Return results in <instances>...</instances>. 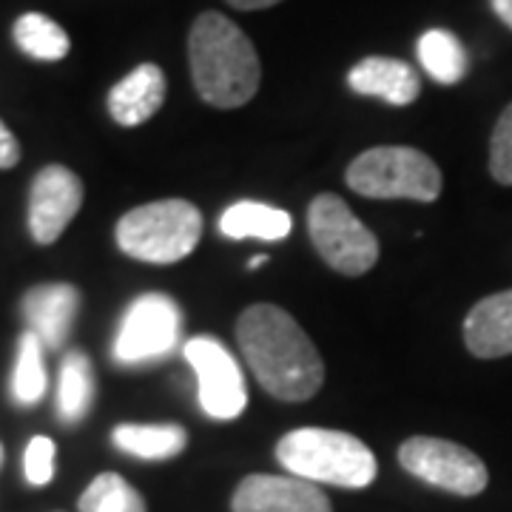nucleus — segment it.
Segmentation results:
<instances>
[{"label": "nucleus", "instance_id": "obj_7", "mask_svg": "<svg viewBox=\"0 0 512 512\" xmlns=\"http://www.w3.org/2000/svg\"><path fill=\"white\" fill-rule=\"evenodd\" d=\"M183 313L165 293H146L128 305L114 336V359L120 365H148L180 345Z\"/></svg>", "mask_w": 512, "mask_h": 512}, {"label": "nucleus", "instance_id": "obj_25", "mask_svg": "<svg viewBox=\"0 0 512 512\" xmlns=\"http://www.w3.org/2000/svg\"><path fill=\"white\" fill-rule=\"evenodd\" d=\"M20 160V146L15 134L0 120V168H15Z\"/></svg>", "mask_w": 512, "mask_h": 512}, {"label": "nucleus", "instance_id": "obj_15", "mask_svg": "<svg viewBox=\"0 0 512 512\" xmlns=\"http://www.w3.org/2000/svg\"><path fill=\"white\" fill-rule=\"evenodd\" d=\"M165 103V74L154 63H143L128 72L109 92V111L114 123L134 128L148 123Z\"/></svg>", "mask_w": 512, "mask_h": 512}, {"label": "nucleus", "instance_id": "obj_28", "mask_svg": "<svg viewBox=\"0 0 512 512\" xmlns=\"http://www.w3.org/2000/svg\"><path fill=\"white\" fill-rule=\"evenodd\" d=\"M265 262H268V256H254V259H251V262H248V268H251V271H254V268H262V265H265Z\"/></svg>", "mask_w": 512, "mask_h": 512}, {"label": "nucleus", "instance_id": "obj_21", "mask_svg": "<svg viewBox=\"0 0 512 512\" xmlns=\"http://www.w3.org/2000/svg\"><path fill=\"white\" fill-rule=\"evenodd\" d=\"M15 402L32 407L46 396V367H43V342L32 330H26L18 342V362L12 373Z\"/></svg>", "mask_w": 512, "mask_h": 512}, {"label": "nucleus", "instance_id": "obj_13", "mask_svg": "<svg viewBox=\"0 0 512 512\" xmlns=\"http://www.w3.org/2000/svg\"><path fill=\"white\" fill-rule=\"evenodd\" d=\"M464 345L476 359L512 356V291L493 293L476 302L464 319Z\"/></svg>", "mask_w": 512, "mask_h": 512}, {"label": "nucleus", "instance_id": "obj_16", "mask_svg": "<svg viewBox=\"0 0 512 512\" xmlns=\"http://www.w3.org/2000/svg\"><path fill=\"white\" fill-rule=\"evenodd\" d=\"M293 220L288 211L265 205V202L245 200L225 208L220 217V231L228 239H262V242H279L291 234Z\"/></svg>", "mask_w": 512, "mask_h": 512}, {"label": "nucleus", "instance_id": "obj_12", "mask_svg": "<svg viewBox=\"0 0 512 512\" xmlns=\"http://www.w3.org/2000/svg\"><path fill=\"white\" fill-rule=\"evenodd\" d=\"M77 308L80 291L66 282L37 285L23 296V316L29 322V330L43 342V348L57 350L69 339Z\"/></svg>", "mask_w": 512, "mask_h": 512}, {"label": "nucleus", "instance_id": "obj_9", "mask_svg": "<svg viewBox=\"0 0 512 512\" xmlns=\"http://www.w3.org/2000/svg\"><path fill=\"white\" fill-rule=\"evenodd\" d=\"M183 353L197 373L202 410L211 419H239L248 404V390H245L242 367L231 356V350L214 336H194L185 342Z\"/></svg>", "mask_w": 512, "mask_h": 512}, {"label": "nucleus", "instance_id": "obj_6", "mask_svg": "<svg viewBox=\"0 0 512 512\" xmlns=\"http://www.w3.org/2000/svg\"><path fill=\"white\" fill-rule=\"evenodd\" d=\"M308 231L313 248L339 274L362 276L379 262V239L336 194H322L311 202Z\"/></svg>", "mask_w": 512, "mask_h": 512}, {"label": "nucleus", "instance_id": "obj_5", "mask_svg": "<svg viewBox=\"0 0 512 512\" xmlns=\"http://www.w3.org/2000/svg\"><path fill=\"white\" fill-rule=\"evenodd\" d=\"M441 171L424 151L410 146H379L359 154L348 168V185L370 200H419L441 197Z\"/></svg>", "mask_w": 512, "mask_h": 512}, {"label": "nucleus", "instance_id": "obj_18", "mask_svg": "<svg viewBox=\"0 0 512 512\" xmlns=\"http://www.w3.org/2000/svg\"><path fill=\"white\" fill-rule=\"evenodd\" d=\"M419 63L424 72L430 74L441 86H456L467 77V52L453 32L447 29H427L419 37Z\"/></svg>", "mask_w": 512, "mask_h": 512}, {"label": "nucleus", "instance_id": "obj_10", "mask_svg": "<svg viewBox=\"0 0 512 512\" xmlns=\"http://www.w3.org/2000/svg\"><path fill=\"white\" fill-rule=\"evenodd\" d=\"M83 205V183L66 165L37 171L29 194V231L40 245H52Z\"/></svg>", "mask_w": 512, "mask_h": 512}, {"label": "nucleus", "instance_id": "obj_26", "mask_svg": "<svg viewBox=\"0 0 512 512\" xmlns=\"http://www.w3.org/2000/svg\"><path fill=\"white\" fill-rule=\"evenodd\" d=\"M231 3L234 9H242V12H256V9H268V6H276L279 0H225Z\"/></svg>", "mask_w": 512, "mask_h": 512}, {"label": "nucleus", "instance_id": "obj_14", "mask_svg": "<svg viewBox=\"0 0 512 512\" xmlns=\"http://www.w3.org/2000/svg\"><path fill=\"white\" fill-rule=\"evenodd\" d=\"M348 86L356 94L365 97H379L390 106H410L419 100L421 80L407 66L404 60L396 57H365L359 60L348 72Z\"/></svg>", "mask_w": 512, "mask_h": 512}, {"label": "nucleus", "instance_id": "obj_2", "mask_svg": "<svg viewBox=\"0 0 512 512\" xmlns=\"http://www.w3.org/2000/svg\"><path fill=\"white\" fill-rule=\"evenodd\" d=\"M197 94L214 109H239L259 92V55L248 35L220 12H202L188 35Z\"/></svg>", "mask_w": 512, "mask_h": 512}, {"label": "nucleus", "instance_id": "obj_29", "mask_svg": "<svg viewBox=\"0 0 512 512\" xmlns=\"http://www.w3.org/2000/svg\"><path fill=\"white\" fill-rule=\"evenodd\" d=\"M0 458H3V447H0Z\"/></svg>", "mask_w": 512, "mask_h": 512}, {"label": "nucleus", "instance_id": "obj_3", "mask_svg": "<svg viewBox=\"0 0 512 512\" xmlns=\"http://www.w3.org/2000/svg\"><path fill=\"white\" fill-rule=\"evenodd\" d=\"M276 458L291 476L348 490H362L373 484L379 473L376 456L370 453L365 441L325 427L291 430L276 444Z\"/></svg>", "mask_w": 512, "mask_h": 512}, {"label": "nucleus", "instance_id": "obj_27", "mask_svg": "<svg viewBox=\"0 0 512 512\" xmlns=\"http://www.w3.org/2000/svg\"><path fill=\"white\" fill-rule=\"evenodd\" d=\"M490 3H493V12L498 15V20L507 29H512V0H490Z\"/></svg>", "mask_w": 512, "mask_h": 512}, {"label": "nucleus", "instance_id": "obj_4", "mask_svg": "<svg viewBox=\"0 0 512 512\" xmlns=\"http://www.w3.org/2000/svg\"><path fill=\"white\" fill-rule=\"evenodd\" d=\"M114 237L120 251L140 262L171 265L200 245L202 214L188 200H160L131 208L117 222Z\"/></svg>", "mask_w": 512, "mask_h": 512}, {"label": "nucleus", "instance_id": "obj_23", "mask_svg": "<svg viewBox=\"0 0 512 512\" xmlns=\"http://www.w3.org/2000/svg\"><path fill=\"white\" fill-rule=\"evenodd\" d=\"M490 174L495 183L512 185V103L501 111L490 140Z\"/></svg>", "mask_w": 512, "mask_h": 512}, {"label": "nucleus", "instance_id": "obj_1", "mask_svg": "<svg viewBox=\"0 0 512 512\" xmlns=\"http://www.w3.org/2000/svg\"><path fill=\"white\" fill-rule=\"evenodd\" d=\"M237 342L256 382L282 402H305L325 382V365L311 336L276 305H254L242 313Z\"/></svg>", "mask_w": 512, "mask_h": 512}, {"label": "nucleus", "instance_id": "obj_8", "mask_svg": "<svg viewBox=\"0 0 512 512\" xmlns=\"http://www.w3.org/2000/svg\"><path fill=\"white\" fill-rule=\"evenodd\" d=\"M399 461L410 476L421 478L430 487L456 495H478L487 490V464L456 441L413 436L399 447Z\"/></svg>", "mask_w": 512, "mask_h": 512}, {"label": "nucleus", "instance_id": "obj_24", "mask_svg": "<svg viewBox=\"0 0 512 512\" xmlns=\"http://www.w3.org/2000/svg\"><path fill=\"white\" fill-rule=\"evenodd\" d=\"M23 473L26 481L43 487L55 478V441L46 436H35L29 441L26 453H23Z\"/></svg>", "mask_w": 512, "mask_h": 512}, {"label": "nucleus", "instance_id": "obj_20", "mask_svg": "<svg viewBox=\"0 0 512 512\" xmlns=\"http://www.w3.org/2000/svg\"><path fill=\"white\" fill-rule=\"evenodd\" d=\"M15 43L20 46V52H26L35 60H49V63L63 60L72 49L63 26L52 18H46V15H40V12H29V15L18 18V23H15Z\"/></svg>", "mask_w": 512, "mask_h": 512}, {"label": "nucleus", "instance_id": "obj_11", "mask_svg": "<svg viewBox=\"0 0 512 512\" xmlns=\"http://www.w3.org/2000/svg\"><path fill=\"white\" fill-rule=\"evenodd\" d=\"M234 512H333L328 495L296 476H248L239 481Z\"/></svg>", "mask_w": 512, "mask_h": 512}, {"label": "nucleus", "instance_id": "obj_17", "mask_svg": "<svg viewBox=\"0 0 512 512\" xmlns=\"http://www.w3.org/2000/svg\"><path fill=\"white\" fill-rule=\"evenodd\" d=\"M111 441L117 450H123L128 456L163 461V458H174L183 453L188 444V433L180 424H120V427H114Z\"/></svg>", "mask_w": 512, "mask_h": 512}, {"label": "nucleus", "instance_id": "obj_19", "mask_svg": "<svg viewBox=\"0 0 512 512\" xmlns=\"http://www.w3.org/2000/svg\"><path fill=\"white\" fill-rule=\"evenodd\" d=\"M94 402V370L86 353L72 350L60 367V387H57V410L66 424L80 421Z\"/></svg>", "mask_w": 512, "mask_h": 512}, {"label": "nucleus", "instance_id": "obj_22", "mask_svg": "<svg viewBox=\"0 0 512 512\" xmlns=\"http://www.w3.org/2000/svg\"><path fill=\"white\" fill-rule=\"evenodd\" d=\"M77 507H80V512H146V498L137 493L123 476L103 473L86 487Z\"/></svg>", "mask_w": 512, "mask_h": 512}]
</instances>
